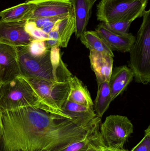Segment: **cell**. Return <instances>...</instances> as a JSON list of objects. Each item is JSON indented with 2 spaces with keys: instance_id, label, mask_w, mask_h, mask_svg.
<instances>
[{
  "instance_id": "5b68a950",
  "label": "cell",
  "mask_w": 150,
  "mask_h": 151,
  "mask_svg": "<svg viewBox=\"0 0 150 151\" xmlns=\"http://www.w3.org/2000/svg\"><path fill=\"white\" fill-rule=\"evenodd\" d=\"M24 77L33 87L41 99L42 105L47 110L53 114L71 119L64 114L62 110L68 99L69 81L50 82L31 77Z\"/></svg>"
},
{
  "instance_id": "2e32d148",
  "label": "cell",
  "mask_w": 150,
  "mask_h": 151,
  "mask_svg": "<svg viewBox=\"0 0 150 151\" xmlns=\"http://www.w3.org/2000/svg\"><path fill=\"white\" fill-rule=\"evenodd\" d=\"M70 91L68 100L87 107L93 108V101L87 88L75 76L69 81Z\"/></svg>"
},
{
  "instance_id": "e0dca14e",
  "label": "cell",
  "mask_w": 150,
  "mask_h": 151,
  "mask_svg": "<svg viewBox=\"0 0 150 151\" xmlns=\"http://www.w3.org/2000/svg\"><path fill=\"white\" fill-rule=\"evenodd\" d=\"M79 39L90 51L106 53L114 57L112 50L96 31H86Z\"/></svg>"
},
{
  "instance_id": "8992f818",
  "label": "cell",
  "mask_w": 150,
  "mask_h": 151,
  "mask_svg": "<svg viewBox=\"0 0 150 151\" xmlns=\"http://www.w3.org/2000/svg\"><path fill=\"white\" fill-rule=\"evenodd\" d=\"M100 130L105 147L112 150H122L134 132V126L127 116L111 115L101 124Z\"/></svg>"
},
{
  "instance_id": "d4e9b609",
  "label": "cell",
  "mask_w": 150,
  "mask_h": 151,
  "mask_svg": "<svg viewBox=\"0 0 150 151\" xmlns=\"http://www.w3.org/2000/svg\"><path fill=\"white\" fill-rule=\"evenodd\" d=\"M131 151H150V126L145 130L142 140Z\"/></svg>"
},
{
  "instance_id": "603a6c76",
  "label": "cell",
  "mask_w": 150,
  "mask_h": 151,
  "mask_svg": "<svg viewBox=\"0 0 150 151\" xmlns=\"http://www.w3.org/2000/svg\"><path fill=\"white\" fill-rule=\"evenodd\" d=\"M132 21H124L112 23H104L105 26L112 32L124 34L128 33ZM103 23V22H102Z\"/></svg>"
},
{
  "instance_id": "7a4b0ae2",
  "label": "cell",
  "mask_w": 150,
  "mask_h": 151,
  "mask_svg": "<svg viewBox=\"0 0 150 151\" xmlns=\"http://www.w3.org/2000/svg\"><path fill=\"white\" fill-rule=\"evenodd\" d=\"M135 42L129 52V67L135 81L146 85L150 81V10H145Z\"/></svg>"
},
{
  "instance_id": "83f0119b",
  "label": "cell",
  "mask_w": 150,
  "mask_h": 151,
  "mask_svg": "<svg viewBox=\"0 0 150 151\" xmlns=\"http://www.w3.org/2000/svg\"><path fill=\"white\" fill-rule=\"evenodd\" d=\"M1 110L0 109V151L1 150Z\"/></svg>"
},
{
  "instance_id": "ba28073f",
  "label": "cell",
  "mask_w": 150,
  "mask_h": 151,
  "mask_svg": "<svg viewBox=\"0 0 150 151\" xmlns=\"http://www.w3.org/2000/svg\"><path fill=\"white\" fill-rule=\"evenodd\" d=\"M21 76L17 47L0 42V84Z\"/></svg>"
},
{
  "instance_id": "44dd1931",
  "label": "cell",
  "mask_w": 150,
  "mask_h": 151,
  "mask_svg": "<svg viewBox=\"0 0 150 151\" xmlns=\"http://www.w3.org/2000/svg\"><path fill=\"white\" fill-rule=\"evenodd\" d=\"M100 126L90 131L84 138L76 141L57 151H85L88 145L100 137Z\"/></svg>"
},
{
  "instance_id": "f1b7e54d",
  "label": "cell",
  "mask_w": 150,
  "mask_h": 151,
  "mask_svg": "<svg viewBox=\"0 0 150 151\" xmlns=\"http://www.w3.org/2000/svg\"><path fill=\"white\" fill-rule=\"evenodd\" d=\"M97 1H98V0H92V2H93L94 3H95V2ZM100 1H101V0H100Z\"/></svg>"
},
{
  "instance_id": "7402d4cb",
  "label": "cell",
  "mask_w": 150,
  "mask_h": 151,
  "mask_svg": "<svg viewBox=\"0 0 150 151\" xmlns=\"http://www.w3.org/2000/svg\"><path fill=\"white\" fill-rule=\"evenodd\" d=\"M28 53L33 57L42 56L49 50L47 49L45 41L38 40H33L27 47Z\"/></svg>"
},
{
  "instance_id": "4fadbf2b",
  "label": "cell",
  "mask_w": 150,
  "mask_h": 151,
  "mask_svg": "<svg viewBox=\"0 0 150 151\" xmlns=\"http://www.w3.org/2000/svg\"><path fill=\"white\" fill-rule=\"evenodd\" d=\"M75 19V34L77 39L86 31L92 9L94 5L92 0H70Z\"/></svg>"
},
{
  "instance_id": "6da1fadb",
  "label": "cell",
  "mask_w": 150,
  "mask_h": 151,
  "mask_svg": "<svg viewBox=\"0 0 150 151\" xmlns=\"http://www.w3.org/2000/svg\"><path fill=\"white\" fill-rule=\"evenodd\" d=\"M1 151H57L100 126L101 118L70 119L40 107L1 111Z\"/></svg>"
},
{
  "instance_id": "52a82bcc",
  "label": "cell",
  "mask_w": 150,
  "mask_h": 151,
  "mask_svg": "<svg viewBox=\"0 0 150 151\" xmlns=\"http://www.w3.org/2000/svg\"><path fill=\"white\" fill-rule=\"evenodd\" d=\"M27 47H17L22 76L55 81L50 61V50L42 56L33 57L28 53Z\"/></svg>"
},
{
  "instance_id": "cb8c5ba5",
  "label": "cell",
  "mask_w": 150,
  "mask_h": 151,
  "mask_svg": "<svg viewBox=\"0 0 150 151\" xmlns=\"http://www.w3.org/2000/svg\"><path fill=\"white\" fill-rule=\"evenodd\" d=\"M50 58L54 77L55 70L63 61L61 58L60 47H54L50 49Z\"/></svg>"
},
{
  "instance_id": "4316f807",
  "label": "cell",
  "mask_w": 150,
  "mask_h": 151,
  "mask_svg": "<svg viewBox=\"0 0 150 151\" xmlns=\"http://www.w3.org/2000/svg\"><path fill=\"white\" fill-rule=\"evenodd\" d=\"M101 148L104 151H128L126 150H124V149H122V150H112V149H109V148H107V147H105V145H103V142H101V145H100Z\"/></svg>"
},
{
  "instance_id": "5bb4252c",
  "label": "cell",
  "mask_w": 150,
  "mask_h": 151,
  "mask_svg": "<svg viewBox=\"0 0 150 151\" xmlns=\"http://www.w3.org/2000/svg\"><path fill=\"white\" fill-rule=\"evenodd\" d=\"M134 78L133 72L126 65L114 68L112 72L109 82L112 101L125 90Z\"/></svg>"
},
{
  "instance_id": "d6986e66",
  "label": "cell",
  "mask_w": 150,
  "mask_h": 151,
  "mask_svg": "<svg viewBox=\"0 0 150 151\" xmlns=\"http://www.w3.org/2000/svg\"><path fill=\"white\" fill-rule=\"evenodd\" d=\"M54 27L59 35L60 47H67L71 36L75 32L74 11L68 17L58 20Z\"/></svg>"
},
{
  "instance_id": "ac0fdd59",
  "label": "cell",
  "mask_w": 150,
  "mask_h": 151,
  "mask_svg": "<svg viewBox=\"0 0 150 151\" xmlns=\"http://www.w3.org/2000/svg\"><path fill=\"white\" fill-rule=\"evenodd\" d=\"M97 85V93L93 103V109L97 115L101 118L112 102V96L109 82L98 83Z\"/></svg>"
},
{
  "instance_id": "9c48e42d",
  "label": "cell",
  "mask_w": 150,
  "mask_h": 151,
  "mask_svg": "<svg viewBox=\"0 0 150 151\" xmlns=\"http://www.w3.org/2000/svg\"><path fill=\"white\" fill-rule=\"evenodd\" d=\"M26 21L6 22L0 19V42L16 47L28 46L34 39L26 31Z\"/></svg>"
},
{
  "instance_id": "9a60e30c",
  "label": "cell",
  "mask_w": 150,
  "mask_h": 151,
  "mask_svg": "<svg viewBox=\"0 0 150 151\" xmlns=\"http://www.w3.org/2000/svg\"><path fill=\"white\" fill-rule=\"evenodd\" d=\"M34 7L35 4L31 0H27L23 3L0 12V19L6 22L27 21Z\"/></svg>"
},
{
  "instance_id": "277c9868",
  "label": "cell",
  "mask_w": 150,
  "mask_h": 151,
  "mask_svg": "<svg viewBox=\"0 0 150 151\" xmlns=\"http://www.w3.org/2000/svg\"><path fill=\"white\" fill-rule=\"evenodd\" d=\"M149 0H101L97 5V19L104 23L133 21L143 17Z\"/></svg>"
},
{
  "instance_id": "484cf974",
  "label": "cell",
  "mask_w": 150,
  "mask_h": 151,
  "mask_svg": "<svg viewBox=\"0 0 150 151\" xmlns=\"http://www.w3.org/2000/svg\"><path fill=\"white\" fill-rule=\"evenodd\" d=\"M101 142L102 139L100 136L99 139L90 144L85 151H104L100 146Z\"/></svg>"
},
{
  "instance_id": "8fae6325",
  "label": "cell",
  "mask_w": 150,
  "mask_h": 151,
  "mask_svg": "<svg viewBox=\"0 0 150 151\" xmlns=\"http://www.w3.org/2000/svg\"><path fill=\"white\" fill-rule=\"evenodd\" d=\"M95 31L112 51L116 50L124 53L129 52L135 42V37L132 34L128 32L121 34L112 32L107 29L102 22L97 26Z\"/></svg>"
},
{
  "instance_id": "3957f363",
  "label": "cell",
  "mask_w": 150,
  "mask_h": 151,
  "mask_svg": "<svg viewBox=\"0 0 150 151\" xmlns=\"http://www.w3.org/2000/svg\"><path fill=\"white\" fill-rule=\"evenodd\" d=\"M26 106L40 107L48 111L33 87L22 76L0 84L1 111Z\"/></svg>"
},
{
  "instance_id": "7c38bea8",
  "label": "cell",
  "mask_w": 150,
  "mask_h": 151,
  "mask_svg": "<svg viewBox=\"0 0 150 151\" xmlns=\"http://www.w3.org/2000/svg\"><path fill=\"white\" fill-rule=\"evenodd\" d=\"M90 62L97 82H109L113 70V57L106 53L90 51Z\"/></svg>"
},
{
  "instance_id": "30bf717a",
  "label": "cell",
  "mask_w": 150,
  "mask_h": 151,
  "mask_svg": "<svg viewBox=\"0 0 150 151\" xmlns=\"http://www.w3.org/2000/svg\"><path fill=\"white\" fill-rule=\"evenodd\" d=\"M35 7L27 20L38 18L51 17L71 14L70 0H31Z\"/></svg>"
},
{
  "instance_id": "ffe728a7",
  "label": "cell",
  "mask_w": 150,
  "mask_h": 151,
  "mask_svg": "<svg viewBox=\"0 0 150 151\" xmlns=\"http://www.w3.org/2000/svg\"><path fill=\"white\" fill-rule=\"evenodd\" d=\"M62 111L71 119H92L97 115L93 108L68 100L63 107Z\"/></svg>"
}]
</instances>
